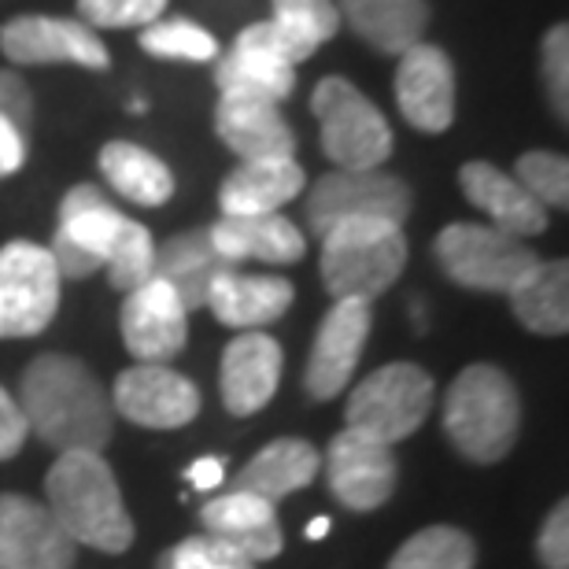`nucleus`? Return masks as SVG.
<instances>
[{
	"instance_id": "5",
	"label": "nucleus",
	"mask_w": 569,
	"mask_h": 569,
	"mask_svg": "<svg viewBox=\"0 0 569 569\" xmlns=\"http://www.w3.org/2000/svg\"><path fill=\"white\" fill-rule=\"evenodd\" d=\"M311 111L322 127L326 156L333 159L337 170H378L392 156L389 122L348 78H322L311 93Z\"/></svg>"
},
{
	"instance_id": "34",
	"label": "nucleus",
	"mask_w": 569,
	"mask_h": 569,
	"mask_svg": "<svg viewBox=\"0 0 569 569\" xmlns=\"http://www.w3.org/2000/svg\"><path fill=\"white\" fill-rule=\"evenodd\" d=\"M515 181L543 208L569 203V163L559 152H526L515 163Z\"/></svg>"
},
{
	"instance_id": "39",
	"label": "nucleus",
	"mask_w": 569,
	"mask_h": 569,
	"mask_svg": "<svg viewBox=\"0 0 569 569\" xmlns=\"http://www.w3.org/2000/svg\"><path fill=\"white\" fill-rule=\"evenodd\" d=\"M0 119H8L22 133H27L33 119V97L16 71H0Z\"/></svg>"
},
{
	"instance_id": "21",
	"label": "nucleus",
	"mask_w": 569,
	"mask_h": 569,
	"mask_svg": "<svg viewBox=\"0 0 569 569\" xmlns=\"http://www.w3.org/2000/svg\"><path fill=\"white\" fill-rule=\"evenodd\" d=\"M296 289L278 274H244V270H222L211 281L208 303L211 315L230 329H263L292 307Z\"/></svg>"
},
{
	"instance_id": "15",
	"label": "nucleus",
	"mask_w": 569,
	"mask_h": 569,
	"mask_svg": "<svg viewBox=\"0 0 569 569\" xmlns=\"http://www.w3.org/2000/svg\"><path fill=\"white\" fill-rule=\"evenodd\" d=\"M367 337H370V303L337 300L329 307L315 333V348L303 373L311 400H333V396L348 389L362 348H367Z\"/></svg>"
},
{
	"instance_id": "37",
	"label": "nucleus",
	"mask_w": 569,
	"mask_h": 569,
	"mask_svg": "<svg viewBox=\"0 0 569 569\" xmlns=\"http://www.w3.org/2000/svg\"><path fill=\"white\" fill-rule=\"evenodd\" d=\"M540 67H543V89H548L555 116L566 122V111H569V30H566V22L548 30Z\"/></svg>"
},
{
	"instance_id": "25",
	"label": "nucleus",
	"mask_w": 569,
	"mask_h": 569,
	"mask_svg": "<svg viewBox=\"0 0 569 569\" xmlns=\"http://www.w3.org/2000/svg\"><path fill=\"white\" fill-rule=\"evenodd\" d=\"M337 11L356 38L389 56H403L429 30V0H337Z\"/></svg>"
},
{
	"instance_id": "31",
	"label": "nucleus",
	"mask_w": 569,
	"mask_h": 569,
	"mask_svg": "<svg viewBox=\"0 0 569 569\" xmlns=\"http://www.w3.org/2000/svg\"><path fill=\"white\" fill-rule=\"evenodd\" d=\"M141 49L156 60H181V63H211L219 60V38L192 19H156L141 30Z\"/></svg>"
},
{
	"instance_id": "14",
	"label": "nucleus",
	"mask_w": 569,
	"mask_h": 569,
	"mask_svg": "<svg viewBox=\"0 0 569 569\" xmlns=\"http://www.w3.org/2000/svg\"><path fill=\"white\" fill-rule=\"evenodd\" d=\"M116 411L144 429H181L200 415V392L167 362H138L116 381Z\"/></svg>"
},
{
	"instance_id": "6",
	"label": "nucleus",
	"mask_w": 569,
	"mask_h": 569,
	"mask_svg": "<svg viewBox=\"0 0 569 569\" xmlns=\"http://www.w3.org/2000/svg\"><path fill=\"white\" fill-rule=\"evenodd\" d=\"M311 60L274 19L252 22L237 33L230 52L214 60V86L219 97H244L281 104L296 89V67Z\"/></svg>"
},
{
	"instance_id": "42",
	"label": "nucleus",
	"mask_w": 569,
	"mask_h": 569,
	"mask_svg": "<svg viewBox=\"0 0 569 569\" xmlns=\"http://www.w3.org/2000/svg\"><path fill=\"white\" fill-rule=\"evenodd\" d=\"M189 481L197 488H214L222 481V462L219 459H200L197 466H189Z\"/></svg>"
},
{
	"instance_id": "38",
	"label": "nucleus",
	"mask_w": 569,
	"mask_h": 569,
	"mask_svg": "<svg viewBox=\"0 0 569 569\" xmlns=\"http://www.w3.org/2000/svg\"><path fill=\"white\" fill-rule=\"evenodd\" d=\"M537 555H540L543 569H566L569 566V507H566V499L551 510L548 521H543L540 540H537Z\"/></svg>"
},
{
	"instance_id": "27",
	"label": "nucleus",
	"mask_w": 569,
	"mask_h": 569,
	"mask_svg": "<svg viewBox=\"0 0 569 569\" xmlns=\"http://www.w3.org/2000/svg\"><path fill=\"white\" fill-rule=\"evenodd\" d=\"M318 466H322V459H318L315 443L292 440V437L274 440L233 477L230 492H248V496L267 499V503H278V499L311 485L318 477Z\"/></svg>"
},
{
	"instance_id": "2",
	"label": "nucleus",
	"mask_w": 569,
	"mask_h": 569,
	"mask_svg": "<svg viewBox=\"0 0 569 569\" xmlns=\"http://www.w3.org/2000/svg\"><path fill=\"white\" fill-rule=\"evenodd\" d=\"M52 518L82 548L122 555L133 543V518L100 451H60L44 477Z\"/></svg>"
},
{
	"instance_id": "9",
	"label": "nucleus",
	"mask_w": 569,
	"mask_h": 569,
	"mask_svg": "<svg viewBox=\"0 0 569 569\" xmlns=\"http://www.w3.org/2000/svg\"><path fill=\"white\" fill-rule=\"evenodd\" d=\"M60 311V270L49 248L8 241L0 248V340L38 337Z\"/></svg>"
},
{
	"instance_id": "30",
	"label": "nucleus",
	"mask_w": 569,
	"mask_h": 569,
	"mask_svg": "<svg viewBox=\"0 0 569 569\" xmlns=\"http://www.w3.org/2000/svg\"><path fill=\"white\" fill-rule=\"evenodd\" d=\"M477 551L462 529L432 526L415 532L400 551L392 555L389 569H473Z\"/></svg>"
},
{
	"instance_id": "8",
	"label": "nucleus",
	"mask_w": 569,
	"mask_h": 569,
	"mask_svg": "<svg viewBox=\"0 0 569 569\" xmlns=\"http://www.w3.org/2000/svg\"><path fill=\"white\" fill-rule=\"evenodd\" d=\"M432 378L415 362H389L348 396V426L381 443H400L422 429L432 407Z\"/></svg>"
},
{
	"instance_id": "36",
	"label": "nucleus",
	"mask_w": 569,
	"mask_h": 569,
	"mask_svg": "<svg viewBox=\"0 0 569 569\" xmlns=\"http://www.w3.org/2000/svg\"><path fill=\"white\" fill-rule=\"evenodd\" d=\"M167 562L174 569H256V562H248L241 551H233L230 543L214 540V537H189L178 548L167 551Z\"/></svg>"
},
{
	"instance_id": "35",
	"label": "nucleus",
	"mask_w": 569,
	"mask_h": 569,
	"mask_svg": "<svg viewBox=\"0 0 569 569\" xmlns=\"http://www.w3.org/2000/svg\"><path fill=\"white\" fill-rule=\"evenodd\" d=\"M170 0H78V22L89 30H144L163 19Z\"/></svg>"
},
{
	"instance_id": "29",
	"label": "nucleus",
	"mask_w": 569,
	"mask_h": 569,
	"mask_svg": "<svg viewBox=\"0 0 569 569\" xmlns=\"http://www.w3.org/2000/svg\"><path fill=\"white\" fill-rule=\"evenodd\" d=\"M100 170H104V178L119 197L141 203V208H163L174 197L170 167L133 141H108L100 148Z\"/></svg>"
},
{
	"instance_id": "24",
	"label": "nucleus",
	"mask_w": 569,
	"mask_h": 569,
	"mask_svg": "<svg viewBox=\"0 0 569 569\" xmlns=\"http://www.w3.org/2000/svg\"><path fill=\"white\" fill-rule=\"evenodd\" d=\"M307 186L296 159H241L219 189L222 214H278Z\"/></svg>"
},
{
	"instance_id": "32",
	"label": "nucleus",
	"mask_w": 569,
	"mask_h": 569,
	"mask_svg": "<svg viewBox=\"0 0 569 569\" xmlns=\"http://www.w3.org/2000/svg\"><path fill=\"white\" fill-rule=\"evenodd\" d=\"M278 27L300 44L307 56H315L340 30L337 0H270Z\"/></svg>"
},
{
	"instance_id": "1",
	"label": "nucleus",
	"mask_w": 569,
	"mask_h": 569,
	"mask_svg": "<svg viewBox=\"0 0 569 569\" xmlns=\"http://www.w3.org/2000/svg\"><path fill=\"white\" fill-rule=\"evenodd\" d=\"M19 411L27 429L56 451H104L111 440V400L86 362L38 356L22 373Z\"/></svg>"
},
{
	"instance_id": "20",
	"label": "nucleus",
	"mask_w": 569,
	"mask_h": 569,
	"mask_svg": "<svg viewBox=\"0 0 569 569\" xmlns=\"http://www.w3.org/2000/svg\"><path fill=\"white\" fill-rule=\"evenodd\" d=\"M459 189L477 211L488 214V226L518 237V241L548 230V208L532 200L515 181V174H503L485 159H473L459 170Z\"/></svg>"
},
{
	"instance_id": "44",
	"label": "nucleus",
	"mask_w": 569,
	"mask_h": 569,
	"mask_svg": "<svg viewBox=\"0 0 569 569\" xmlns=\"http://www.w3.org/2000/svg\"><path fill=\"white\" fill-rule=\"evenodd\" d=\"M156 569H174V566H170V562H167V555H163V559H159V566H156Z\"/></svg>"
},
{
	"instance_id": "16",
	"label": "nucleus",
	"mask_w": 569,
	"mask_h": 569,
	"mask_svg": "<svg viewBox=\"0 0 569 569\" xmlns=\"http://www.w3.org/2000/svg\"><path fill=\"white\" fill-rule=\"evenodd\" d=\"M78 543L49 507L27 496H0V569H74Z\"/></svg>"
},
{
	"instance_id": "28",
	"label": "nucleus",
	"mask_w": 569,
	"mask_h": 569,
	"mask_svg": "<svg viewBox=\"0 0 569 569\" xmlns=\"http://www.w3.org/2000/svg\"><path fill=\"white\" fill-rule=\"evenodd\" d=\"M515 318L540 337H562L569 329V267L566 259L537 263L507 292Z\"/></svg>"
},
{
	"instance_id": "33",
	"label": "nucleus",
	"mask_w": 569,
	"mask_h": 569,
	"mask_svg": "<svg viewBox=\"0 0 569 569\" xmlns=\"http://www.w3.org/2000/svg\"><path fill=\"white\" fill-rule=\"evenodd\" d=\"M104 270H108V278L119 292H133L138 284H144L156 270L152 233H148L141 222L122 219L116 241H111V252L104 259Z\"/></svg>"
},
{
	"instance_id": "11",
	"label": "nucleus",
	"mask_w": 569,
	"mask_h": 569,
	"mask_svg": "<svg viewBox=\"0 0 569 569\" xmlns=\"http://www.w3.org/2000/svg\"><path fill=\"white\" fill-rule=\"evenodd\" d=\"M396 473L400 470H396L392 443L373 440L370 432L351 426L340 429L326 451L329 492L337 496V503L359 510V515L389 503V496L396 492Z\"/></svg>"
},
{
	"instance_id": "41",
	"label": "nucleus",
	"mask_w": 569,
	"mask_h": 569,
	"mask_svg": "<svg viewBox=\"0 0 569 569\" xmlns=\"http://www.w3.org/2000/svg\"><path fill=\"white\" fill-rule=\"evenodd\" d=\"M22 163H27V133L0 119V178L16 174Z\"/></svg>"
},
{
	"instance_id": "23",
	"label": "nucleus",
	"mask_w": 569,
	"mask_h": 569,
	"mask_svg": "<svg viewBox=\"0 0 569 569\" xmlns=\"http://www.w3.org/2000/svg\"><path fill=\"white\" fill-rule=\"evenodd\" d=\"M214 133L241 159H292L296 133L281 119L278 104L244 97H219L214 108Z\"/></svg>"
},
{
	"instance_id": "17",
	"label": "nucleus",
	"mask_w": 569,
	"mask_h": 569,
	"mask_svg": "<svg viewBox=\"0 0 569 569\" xmlns=\"http://www.w3.org/2000/svg\"><path fill=\"white\" fill-rule=\"evenodd\" d=\"M122 340L138 362H170L189 340V311L167 281L148 278L122 303Z\"/></svg>"
},
{
	"instance_id": "40",
	"label": "nucleus",
	"mask_w": 569,
	"mask_h": 569,
	"mask_svg": "<svg viewBox=\"0 0 569 569\" xmlns=\"http://www.w3.org/2000/svg\"><path fill=\"white\" fill-rule=\"evenodd\" d=\"M27 432L30 429H27V418H22V411H19V403L0 389V462L11 459V455L22 448Z\"/></svg>"
},
{
	"instance_id": "12",
	"label": "nucleus",
	"mask_w": 569,
	"mask_h": 569,
	"mask_svg": "<svg viewBox=\"0 0 569 569\" xmlns=\"http://www.w3.org/2000/svg\"><path fill=\"white\" fill-rule=\"evenodd\" d=\"M0 52L19 67L71 63L86 71H108V49L97 30L78 19L19 16L0 27Z\"/></svg>"
},
{
	"instance_id": "3",
	"label": "nucleus",
	"mask_w": 569,
	"mask_h": 569,
	"mask_svg": "<svg viewBox=\"0 0 569 569\" xmlns=\"http://www.w3.org/2000/svg\"><path fill=\"white\" fill-rule=\"evenodd\" d=\"M521 429V400L515 381L492 362H473L451 381L443 400V432L470 462L492 466L507 459Z\"/></svg>"
},
{
	"instance_id": "43",
	"label": "nucleus",
	"mask_w": 569,
	"mask_h": 569,
	"mask_svg": "<svg viewBox=\"0 0 569 569\" xmlns=\"http://www.w3.org/2000/svg\"><path fill=\"white\" fill-rule=\"evenodd\" d=\"M329 526H326V521H315V526L311 529H307V537H322V532H326Z\"/></svg>"
},
{
	"instance_id": "13",
	"label": "nucleus",
	"mask_w": 569,
	"mask_h": 569,
	"mask_svg": "<svg viewBox=\"0 0 569 569\" xmlns=\"http://www.w3.org/2000/svg\"><path fill=\"white\" fill-rule=\"evenodd\" d=\"M455 63L429 41L411 44L396 63V104L400 116L422 133H443L455 122Z\"/></svg>"
},
{
	"instance_id": "22",
	"label": "nucleus",
	"mask_w": 569,
	"mask_h": 569,
	"mask_svg": "<svg viewBox=\"0 0 569 569\" xmlns=\"http://www.w3.org/2000/svg\"><path fill=\"white\" fill-rule=\"evenodd\" d=\"M214 252L226 263H244V259H259V263H296L307 252V241L284 214H222L208 230Z\"/></svg>"
},
{
	"instance_id": "4",
	"label": "nucleus",
	"mask_w": 569,
	"mask_h": 569,
	"mask_svg": "<svg viewBox=\"0 0 569 569\" xmlns=\"http://www.w3.org/2000/svg\"><path fill=\"white\" fill-rule=\"evenodd\" d=\"M407 267L400 222L348 219L322 233V281L333 300L373 303Z\"/></svg>"
},
{
	"instance_id": "10",
	"label": "nucleus",
	"mask_w": 569,
	"mask_h": 569,
	"mask_svg": "<svg viewBox=\"0 0 569 569\" xmlns=\"http://www.w3.org/2000/svg\"><path fill=\"white\" fill-rule=\"evenodd\" d=\"M411 214V189L403 178L385 170H333L322 174L307 192V226L322 237L348 219H389L400 222Z\"/></svg>"
},
{
	"instance_id": "18",
	"label": "nucleus",
	"mask_w": 569,
	"mask_h": 569,
	"mask_svg": "<svg viewBox=\"0 0 569 569\" xmlns=\"http://www.w3.org/2000/svg\"><path fill=\"white\" fill-rule=\"evenodd\" d=\"M281 381V345L274 337L248 329V333L233 337L222 351V373L219 389L226 411L237 418L259 415L274 400Z\"/></svg>"
},
{
	"instance_id": "19",
	"label": "nucleus",
	"mask_w": 569,
	"mask_h": 569,
	"mask_svg": "<svg viewBox=\"0 0 569 569\" xmlns=\"http://www.w3.org/2000/svg\"><path fill=\"white\" fill-rule=\"evenodd\" d=\"M203 532L233 551H241L248 562H267L281 555V521L274 503L248 492H222L200 507Z\"/></svg>"
},
{
	"instance_id": "26",
	"label": "nucleus",
	"mask_w": 569,
	"mask_h": 569,
	"mask_svg": "<svg viewBox=\"0 0 569 569\" xmlns=\"http://www.w3.org/2000/svg\"><path fill=\"white\" fill-rule=\"evenodd\" d=\"M222 270H230V263L214 252L208 230L178 233V237H170L167 244H156L152 278L167 281L186 311H197V307L208 303L211 281L219 278Z\"/></svg>"
},
{
	"instance_id": "7",
	"label": "nucleus",
	"mask_w": 569,
	"mask_h": 569,
	"mask_svg": "<svg viewBox=\"0 0 569 569\" xmlns=\"http://www.w3.org/2000/svg\"><path fill=\"white\" fill-rule=\"evenodd\" d=\"M432 252H437L443 274L477 292H510L540 263L526 241L481 222H451L437 237Z\"/></svg>"
}]
</instances>
